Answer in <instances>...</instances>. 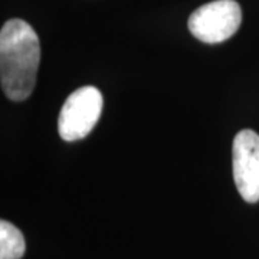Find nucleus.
Listing matches in <instances>:
<instances>
[{"mask_svg": "<svg viewBox=\"0 0 259 259\" xmlns=\"http://www.w3.org/2000/svg\"><path fill=\"white\" fill-rule=\"evenodd\" d=\"M40 44L33 28L22 19H10L0 30V82L12 101H25L36 85Z\"/></svg>", "mask_w": 259, "mask_h": 259, "instance_id": "obj_1", "label": "nucleus"}, {"mask_svg": "<svg viewBox=\"0 0 259 259\" xmlns=\"http://www.w3.org/2000/svg\"><path fill=\"white\" fill-rule=\"evenodd\" d=\"M102 111V94L95 87H81L71 94L62 105L58 131L65 141L87 137L98 122Z\"/></svg>", "mask_w": 259, "mask_h": 259, "instance_id": "obj_2", "label": "nucleus"}, {"mask_svg": "<svg viewBox=\"0 0 259 259\" xmlns=\"http://www.w3.org/2000/svg\"><path fill=\"white\" fill-rule=\"evenodd\" d=\"M241 22V6L235 0H214L194 10L187 25L196 39L221 44L238 32Z\"/></svg>", "mask_w": 259, "mask_h": 259, "instance_id": "obj_3", "label": "nucleus"}, {"mask_svg": "<svg viewBox=\"0 0 259 259\" xmlns=\"http://www.w3.org/2000/svg\"><path fill=\"white\" fill-rule=\"evenodd\" d=\"M233 180L242 199L259 202V136L252 130L236 134L232 147Z\"/></svg>", "mask_w": 259, "mask_h": 259, "instance_id": "obj_4", "label": "nucleus"}, {"mask_svg": "<svg viewBox=\"0 0 259 259\" xmlns=\"http://www.w3.org/2000/svg\"><path fill=\"white\" fill-rule=\"evenodd\" d=\"M26 243L23 233L15 225L0 222V259H20L25 255Z\"/></svg>", "mask_w": 259, "mask_h": 259, "instance_id": "obj_5", "label": "nucleus"}]
</instances>
